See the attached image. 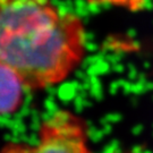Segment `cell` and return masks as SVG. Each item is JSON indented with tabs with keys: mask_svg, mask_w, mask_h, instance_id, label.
Listing matches in <instances>:
<instances>
[{
	"mask_svg": "<svg viewBox=\"0 0 153 153\" xmlns=\"http://www.w3.org/2000/svg\"><path fill=\"white\" fill-rule=\"evenodd\" d=\"M25 84L15 71L0 62V116L15 112L23 102Z\"/></svg>",
	"mask_w": 153,
	"mask_h": 153,
	"instance_id": "3957f363",
	"label": "cell"
},
{
	"mask_svg": "<svg viewBox=\"0 0 153 153\" xmlns=\"http://www.w3.org/2000/svg\"><path fill=\"white\" fill-rule=\"evenodd\" d=\"M85 44L81 18L51 0H0V62L27 90L66 79L83 59Z\"/></svg>",
	"mask_w": 153,
	"mask_h": 153,
	"instance_id": "6da1fadb",
	"label": "cell"
},
{
	"mask_svg": "<svg viewBox=\"0 0 153 153\" xmlns=\"http://www.w3.org/2000/svg\"><path fill=\"white\" fill-rule=\"evenodd\" d=\"M90 4L98 6H112L131 11H137L145 6V0H88Z\"/></svg>",
	"mask_w": 153,
	"mask_h": 153,
	"instance_id": "277c9868",
	"label": "cell"
},
{
	"mask_svg": "<svg viewBox=\"0 0 153 153\" xmlns=\"http://www.w3.org/2000/svg\"><path fill=\"white\" fill-rule=\"evenodd\" d=\"M0 153H93L88 134L77 116L58 111L41 125L33 144L9 143Z\"/></svg>",
	"mask_w": 153,
	"mask_h": 153,
	"instance_id": "7a4b0ae2",
	"label": "cell"
}]
</instances>
